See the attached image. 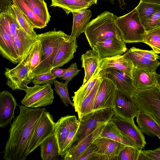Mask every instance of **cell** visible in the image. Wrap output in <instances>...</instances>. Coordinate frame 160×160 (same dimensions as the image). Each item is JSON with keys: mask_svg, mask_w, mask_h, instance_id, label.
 Returning a JSON list of instances; mask_svg holds the SVG:
<instances>
[{"mask_svg": "<svg viewBox=\"0 0 160 160\" xmlns=\"http://www.w3.org/2000/svg\"><path fill=\"white\" fill-rule=\"evenodd\" d=\"M19 115L14 119L8 130L9 137L3 152L5 160H25L38 122L45 108L19 106Z\"/></svg>", "mask_w": 160, "mask_h": 160, "instance_id": "cell-1", "label": "cell"}, {"mask_svg": "<svg viewBox=\"0 0 160 160\" xmlns=\"http://www.w3.org/2000/svg\"><path fill=\"white\" fill-rule=\"evenodd\" d=\"M116 17L113 13L106 11L89 22L84 33L92 48L98 42L113 37H120L116 25Z\"/></svg>", "mask_w": 160, "mask_h": 160, "instance_id": "cell-2", "label": "cell"}, {"mask_svg": "<svg viewBox=\"0 0 160 160\" xmlns=\"http://www.w3.org/2000/svg\"><path fill=\"white\" fill-rule=\"evenodd\" d=\"M68 35L62 31L55 30L37 35L42 47V61L33 72L32 79L39 74L49 72L53 61L63 41Z\"/></svg>", "mask_w": 160, "mask_h": 160, "instance_id": "cell-3", "label": "cell"}, {"mask_svg": "<svg viewBox=\"0 0 160 160\" xmlns=\"http://www.w3.org/2000/svg\"><path fill=\"white\" fill-rule=\"evenodd\" d=\"M114 114L112 108H108L93 111L83 115L79 120L78 128L68 151L85 137L110 121Z\"/></svg>", "mask_w": 160, "mask_h": 160, "instance_id": "cell-4", "label": "cell"}, {"mask_svg": "<svg viewBox=\"0 0 160 160\" xmlns=\"http://www.w3.org/2000/svg\"><path fill=\"white\" fill-rule=\"evenodd\" d=\"M116 24L120 36L125 43L143 42L146 32L136 8L125 15L116 17Z\"/></svg>", "mask_w": 160, "mask_h": 160, "instance_id": "cell-5", "label": "cell"}, {"mask_svg": "<svg viewBox=\"0 0 160 160\" xmlns=\"http://www.w3.org/2000/svg\"><path fill=\"white\" fill-rule=\"evenodd\" d=\"M139 111L152 118L160 127V89L156 85L137 89L133 97ZM160 140V138H159Z\"/></svg>", "mask_w": 160, "mask_h": 160, "instance_id": "cell-6", "label": "cell"}, {"mask_svg": "<svg viewBox=\"0 0 160 160\" xmlns=\"http://www.w3.org/2000/svg\"><path fill=\"white\" fill-rule=\"evenodd\" d=\"M31 48L15 67L11 69L5 68L4 74L7 79L6 84L12 90L25 91L28 85L32 82L29 77V60Z\"/></svg>", "mask_w": 160, "mask_h": 160, "instance_id": "cell-7", "label": "cell"}, {"mask_svg": "<svg viewBox=\"0 0 160 160\" xmlns=\"http://www.w3.org/2000/svg\"><path fill=\"white\" fill-rule=\"evenodd\" d=\"M26 94L21 101L22 104L28 108H38L51 104L54 98L53 89L51 84L34 85L28 87Z\"/></svg>", "mask_w": 160, "mask_h": 160, "instance_id": "cell-8", "label": "cell"}, {"mask_svg": "<svg viewBox=\"0 0 160 160\" xmlns=\"http://www.w3.org/2000/svg\"><path fill=\"white\" fill-rule=\"evenodd\" d=\"M55 124L53 116L46 109L36 125L31 141L28 154L54 133Z\"/></svg>", "mask_w": 160, "mask_h": 160, "instance_id": "cell-9", "label": "cell"}, {"mask_svg": "<svg viewBox=\"0 0 160 160\" xmlns=\"http://www.w3.org/2000/svg\"><path fill=\"white\" fill-rule=\"evenodd\" d=\"M112 109L115 115L132 121H134L139 112L133 98L117 89Z\"/></svg>", "mask_w": 160, "mask_h": 160, "instance_id": "cell-10", "label": "cell"}, {"mask_svg": "<svg viewBox=\"0 0 160 160\" xmlns=\"http://www.w3.org/2000/svg\"><path fill=\"white\" fill-rule=\"evenodd\" d=\"M116 89L115 85L112 81L108 78L101 77L93 111L112 108Z\"/></svg>", "mask_w": 160, "mask_h": 160, "instance_id": "cell-11", "label": "cell"}, {"mask_svg": "<svg viewBox=\"0 0 160 160\" xmlns=\"http://www.w3.org/2000/svg\"><path fill=\"white\" fill-rule=\"evenodd\" d=\"M98 53L101 59L121 55L127 50L120 37H115L97 42L92 48Z\"/></svg>", "mask_w": 160, "mask_h": 160, "instance_id": "cell-12", "label": "cell"}, {"mask_svg": "<svg viewBox=\"0 0 160 160\" xmlns=\"http://www.w3.org/2000/svg\"><path fill=\"white\" fill-rule=\"evenodd\" d=\"M99 74L101 77L108 78L112 81L117 89L132 98L137 89L133 84L132 79L125 73L114 69L107 68L101 70Z\"/></svg>", "mask_w": 160, "mask_h": 160, "instance_id": "cell-13", "label": "cell"}, {"mask_svg": "<svg viewBox=\"0 0 160 160\" xmlns=\"http://www.w3.org/2000/svg\"><path fill=\"white\" fill-rule=\"evenodd\" d=\"M93 143L98 147L95 160H117L120 152L126 146L120 142L105 138H99Z\"/></svg>", "mask_w": 160, "mask_h": 160, "instance_id": "cell-14", "label": "cell"}, {"mask_svg": "<svg viewBox=\"0 0 160 160\" xmlns=\"http://www.w3.org/2000/svg\"><path fill=\"white\" fill-rule=\"evenodd\" d=\"M111 120L118 128L128 136L140 150L144 148L146 142L143 133L137 126L134 121L129 120L114 114Z\"/></svg>", "mask_w": 160, "mask_h": 160, "instance_id": "cell-15", "label": "cell"}, {"mask_svg": "<svg viewBox=\"0 0 160 160\" xmlns=\"http://www.w3.org/2000/svg\"><path fill=\"white\" fill-rule=\"evenodd\" d=\"M79 120L75 115H67L61 117L55 123L54 133L59 148V155L61 156L66 138L70 132L78 129Z\"/></svg>", "mask_w": 160, "mask_h": 160, "instance_id": "cell-16", "label": "cell"}, {"mask_svg": "<svg viewBox=\"0 0 160 160\" xmlns=\"http://www.w3.org/2000/svg\"><path fill=\"white\" fill-rule=\"evenodd\" d=\"M18 105L16 99L10 92L2 91L0 93V127L4 128L10 124L14 118V112Z\"/></svg>", "mask_w": 160, "mask_h": 160, "instance_id": "cell-17", "label": "cell"}, {"mask_svg": "<svg viewBox=\"0 0 160 160\" xmlns=\"http://www.w3.org/2000/svg\"><path fill=\"white\" fill-rule=\"evenodd\" d=\"M69 37L68 35L60 45L53 61L52 69L63 66L73 58L78 46L76 38L70 42Z\"/></svg>", "mask_w": 160, "mask_h": 160, "instance_id": "cell-18", "label": "cell"}, {"mask_svg": "<svg viewBox=\"0 0 160 160\" xmlns=\"http://www.w3.org/2000/svg\"><path fill=\"white\" fill-rule=\"evenodd\" d=\"M0 54L15 64L20 62L14 41V37L0 26Z\"/></svg>", "mask_w": 160, "mask_h": 160, "instance_id": "cell-19", "label": "cell"}, {"mask_svg": "<svg viewBox=\"0 0 160 160\" xmlns=\"http://www.w3.org/2000/svg\"><path fill=\"white\" fill-rule=\"evenodd\" d=\"M106 123L104 124L84 138L76 145L69 149L64 155V160H77L83 152L96 139L99 138Z\"/></svg>", "mask_w": 160, "mask_h": 160, "instance_id": "cell-20", "label": "cell"}, {"mask_svg": "<svg viewBox=\"0 0 160 160\" xmlns=\"http://www.w3.org/2000/svg\"><path fill=\"white\" fill-rule=\"evenodd\" d=\"M98 67L101 70L112 68L119 70L132 79L133 64L130 60L124 58L123 55L100 59Z\"/></svg>", "mask_w": 160, "mask_h": 160, "instance_id": "cell-21", "label": "cell"}, {"mask_svg": "<svg viewBox=\"0 0 160 160\" xmlns=\"http://www.w3.org/2000/svg\"><path fill=\"white\" fill-rule=\"evenodd\" d=\"M73 17V25L69 41H72L78 38L81 34L86 31L92 16L90 9H84L78 12H72Z\"/></svg>", "mask_w": 160, "mask_h": 160, "instance_id": "cell-22", "label": "cell"}, {"mask_svg": "<svg viewBox=\"0 0 160 160\" xmlns=\"http://www.w3.org/2000/svg\"><path fill=\"white\" fill-rule=\"evenodd\" d=\"M100 59L98 53L92 49L87 51L82 55L81 58L82 67L84 68L85 71L82 85L86 84L93 75L98 67Z\"/></svg>", "mask_w": 160, "mask_h": 160, "instance_id": "cell-23", "label": "cell"}, {"mask_svg": "<svg viewBox=\"0 0 160 160\" xmlns=\"http://www.w3.org/2000/svg\"><path fill=\"white\" fill-rule=\"evenodd\" d=\"M123 56L132 62L133 68L147 72H155L160 65V62L158 60L152 61L146 59L130 49L127 50Z\"/></svg>", "mask_w": 160, "mask_h": 160, "instance_id": "cell-24", "label": "cell"}, {"mask_svg": "<svg viewBox=\"0 0 160 160\" xmlns=\"http://www.w3.org/2000/svg\"><path fill=\"white\" fill-rule=\"evenodd\" d=\"M99 138L110 139L126 146H132L138 149L132 140L120 131L115 124L111 120L106 123Z\"/></svg>", "mask_w": 160, "mask_h": 160, "instance_id": "cell-25", "label": "cell"}, {"mask_svg": "<svg viewBox=\"0 0 160 160\" xmlns=\"http://www.w3.org/2000/svg\"><path fill=\"white\" fill-rule=\"evenodd\" d=\"M155 72H147L133 68L132 80L134 86L136 89H140L156 85Z\"/></svg>", "mask_w": 160, "mask_h": 160, "instance_id": "cell-26", "label": "cell"}, {"mask_svg": "<svg viewBox=\"0 0 160 160\" xmlns=\"http://www.w3.org/2000/svg\"><path fill=\"white\" fill-rule=\"evenodd\" d=\"M101 69L98 67L90 80L84 85H82L79 88L74 92V95L72 97V101L76 111L81 103L90 93L94 88L98 80L100 78L99 72Z\"/></svg>", "mask_w": 160, "mask_h": 160, "instance_id": "cell-27", "label": "cell"}, {"mask_svg": "<svg viewBox=\"0 0 160 160\" xmlns=\"http://www.w3.org/2000/svg\"><path fill=\"white\" fill-rule=\"evenodd\" d=\"M14 39L20 62L37 41V38L29 36L21 29L14 36Z\"/></svg>", "mask_w": 160, "mask_h": 160, "instance_id": "cell-28", "label": "cell"}, {"mask_svg": "<svg viewBox=\"0 0 160 160\" xmlns=\"http://www.w3.org/2000/svg\"><path fill=\"white\" fill-rule=\"evenodd\" d=\"M136 117L138 127L143 133L149 136L160 138V127L152 118L139 111Z\"/></svg>", "mask_w": 160, "mask_h": 160, "instance_id": "cell-29", "label": "cell"}, {"mask_svg": "<svg viewBox=\"0 0 160 160\" xmlns=\"http://www.w3.org/2000/svg\"><path fill=\"white\" fill-rule=\"evenodd\" d=\"M41 158L42 160H55L59 155V146L54 133L40 145Z\"/></svg>", "mask_w": 160, "mask_h": 160, "instance_id": "cell-30", "label": "cell"}, {"mask_svg": "<svg viewBox=\"0 0 160 160\" xmlns=\"http://www.w3.org/2000/svg\"><path fill=\"white\" fill-rule=\"evenodd\" d=\"M50 7L62 9L68 15L70 12L88 9L92 4L81 0H51Z\"/></svg>", "mask_w": 160, "mask_h": 160, "instance_id": "cell-31", "label": "cell"}, {"mask_svg": "<svg viewBox=\"0 0 160 160\" xmlns=\"http://www.w3.org/2000/svg\"><path fill=\"white\" fill-rule=\"evenodd\" d=\"M13 4L28 18L34 28L42 29L47 26L33 12L25 0H12Z\"/></svg>", "mask_w": 160, "mask_h": 160, "instance_id": "cell-32", "label": "cell"}, {"mask_svg": "<svg viewBox=\"0 0 160 160\" xmlns=\"http://www.w3.org/2000/svg\"><path fill=\"white\" fill-rule=\"evenodd\" d=\"M100 81L101 77L98 80L90 93L84 98L75 111L78 113L79 120L83 115L93 111V108Z\"/></svg>", "mask_w": 160, "mask_h": 160, "instance_id": "cell-33", "label": "cell"}, {"mask_svg": "<svg viewBox=\"0 0 160 160\" xmlns=\"http://www.w3.org/2000/svg\"><path fill=\"white\" fill-rule=\"evenodd\" d=\"M28 5L35 14L45 24L47 25L51 16L47 3L42 0H25Z\"/></svg>", "mask_w": 160, "mask_h": 160, "instance_id": "cell-34", "label": "cell"}, {"mask_svg": "<svg viewBox=\"0 0 160 160\" xmlns=\"http://www.w3.org/2000/svg\"><path fill=\"white\" fill-rule=\"evenodd\" d=\"M42 58V44L40 41L37 38V41L31 48L29 60V77L32 81L31 77L32 74L41 62Z\"/></svg>", "mask_w": 160, "mask_h": 160, "instance_id": "cell-35", "label": "cell"}, {"mask_svg": "<svg viewBox=\"0 0 160 160\" xmlns=\"http://www.w3.org/2000/svg\"><path fill=\"white\" fill-rule=\"evenodd\" d=\"M11 8L13 13L19 25L29 36L36 38L37 34L34 30V27L26 17L13 4Z\"/></svg>", "mask_w": 160, "mask_h": 160, "instance_id": "cell-36", "label": "cell"}, {"mask_svg": "<svg viewBox=\"0 0 160 160\" xmlns=\"http://www.w3.org/2000/svg\"><path fill=\"white\" fill-rule=\"evenodd\" d=\"M0 26L13 37L21 29L13 12L0 15Z\"/></svg>", "mask_w": 160, "mask_h": 160, "instance_id": "cell-37", "label": "cell"}, {"mask_svg": "<svg viewBox=\"0 0 160 160\" xmlns=\"http://www.w3.org/2000/svg\"><path fill=\"white\" fill-rule=\"evenodd\" d=\"M143 42L149 46L157 54H160V27L146 32Z\"/></svg>", "mask_w": 160, "mask_h": 160, "instance_id": "cell-38", "label": "cell"}, {"mask_svg": "<svg viewBox=\"0 0 160 160\" xmlns=\"http://www.w3.org/2000/svg\"><path fill=\"white\" fill-rule=\"evenodd\" d=\"M136 8L143 25L144 21L148 16L153 12L160 10V5L140 2Z\"/></svg>", "mask_w": 160, "mask_h": 160, "instance_id": "cell-39", "label": "cell"}, {"mask_svg": "<svg viewBox=\"0 0 160 160\" xmlns=\"http://www.w3.org/2000/svg\"><path fill=\"white\" fill-rule=\"evenodd\" d=\"M53 83L54 85V90L57 94L60 97V99L66 107L68 106V104L71 105L74 108L73 102H72L70 98L68 93V84L62 82H59L55 80Z\"/></svg>", "mask_w": 160, "mask_h": 160, "instance_id": "cell-40", "label": "cell"}, {"mask_svg": "<svg viewBox=\"0 0 160 160\" xmlns=\"http://www.w3.org/2000/svg\"><path fill=\"white\" fill-rule=\"evenodd\" d=\"M141 150L132 146H126L120 152L117 160H138Z\"/></svg>", "mask_w": 160, "mask_h": 160, "instance_id": "cell-41", "label": "cell"}, {"mask_svg": "<svg viewBox=\"0 0 160 160\" xmlns=\"http://www.w3.org/2000/svg\"><path fill=\"white\" fill-rule=\"evenodd\" d=\"M143 25L146 32L160 27V10L148 16L145 20Z\"/></svg>", "mask_w": 160, "mask_h": 160, "instance_id": "cell-42", "label": "cell"}, {"mask_svg": "<svg viewBox=\"0 0 160 160\" xmlns=\"http://www.w3.org/2000/svg\"><path fill=\"white\" fill-rule=\"evenodd\" d=\"M56 78L51 73L50 71L36 76L34 77L32 82L34 85H43L47 84H52Z\"/></svg>", "mask_w": 160, "mask_h": 160, "instance_id": "cell-43", "label": "cell"}, {"mask_svg": "<svg viewBox=\"0 0 160 160\" xmlns=\"http://www.w3.org/2000/svg\"><path fill=\"white\" fill-rule=\"evenodd\" d=\"M160 160V147L153 150H141L138 160Z\"/></svg>", "mask_w": 160, "mask_h": 160, "instance_id": "cell-44", "label": "cell"}, {"mask_svg": "<svg viewBox=\"0 0 160 160\" xmlns=\"http://www.w3.org/2000/svg\"><path fill=\"white\" fill-rule=\"evenodd\" d=\"M98 150V147L97 145L92 143L77 160H95V154Z\"/></svg>", "mask_w": 160, "mask_h": 160, "instance_id": "cell-45", "label": "cell"}, {"mask_svg": "<svg viewBox=\"0 0 160 160\" xmlns=\"http://www.w3.org/2000/svg\"><path fill=\"white\" fill-rule=\"evenodd\" d=\"M130 49L143 57L150 60L156 61L160 58V56L152 50H143L135 47H132Z\"/></svg>", "mask_w": 160, "mask_h": 160, "instance_id": "cell-46", "label": "cell"}, {"mask_svg": "<svg viewBox=\"0 0 160 160\" xmlns=\"http://www.w3.org/2000/svg\"><path fill=\"white\" fill-rule=\"evenodd\" d=\"M80 70L78 69L76 63H72L68 68V70L59 78H62L65 81V82L68 84L74 77L78 74Z\"/></svg>", "mask_w": 160, "mask_h": 160, "instance_id": "cell-47", "label": "cell"}, {"mask_svg": "<svg viewBox=\"0 0 160 160\" xmlns=\"http://www.w3.org/2000/svg\"><path fill=\"white\" fill-rule=\"evenodd\" d=\"M12 0H0V15L12 13Z\"/></svg>", "mask_w": 160, "mask_h": 160, "instance_id": "cell-48", "label": "cell"}, {"mask_svg": "<svg viewBox=\"0 0 160 160\" xmlns=\"http://www.w3.org/2000/svg\"><path fill=\"white\" fill-rule=\"evenodd\" d=\"M68 70V68L62 69L59 68H55L52 69L50 72L52 74L57 78H59Z\"/></svg>", "mask_w": 160, "mask_h": 160, "instance_id": "cell-49", "label": "cell"}, {"mask_svg": "<svg viewBox=\"0 0 160 160\" xmlns=\"http://www.w3.org/2000/svg\"><path fill=\"white\" fill-rule=\"evenodd\" d=\"M140 2L153 3L160 5V0H140Z\"/></svg>", "mask_w": 160, "mask_h": 160, "instance_id": "cell-50", "label": "cell"}, {"mask_svg": "<svg viewBox=\"0 0 160 160\" xmlns=\"http://www.w3.org/2000/svg\"><path fill=\"white\" fill-rule=\"evenodd\" d=\"M155 76L156 78L157 85L160 89V75L158 74L156 72H155Z\"/></svg>", "mask_w": 160, "mask_h": 160, "instance_id": "cell-51", "label": "cell"}, {"mask_svg": "<svg viewBox=\"0 0 160 160\" xmlns=\"http://www.w3.org/2000/svg\"><path fill=\"white\" fill-rule=\"evenodd\" d=\"M115 0H110V2L111 3H113ZM119 3L120 7L121 9H122V6H124L126 4L125 3L124 1V0H118Z\"/></svg>", "mask_w": 160, "mask_h": 160, "instance_id": "cell-52", "label": "cell"}, {"mask_svg": "<svg viewBox=\"0 0 160 160\" xmlns=\"http://www.w3.org/2000/svg\"><path fill=\"white\" fill-rule=\"evenodd\" d=\"M88 3H89L92 4V5H95L97 4V0H81Z\"/></svg>", "mask_w": 160, "mask_h": 160, "instance_id": "cell-53", "label": "cell"}, {"mask_svg": "<svg viewBox=\"0 0 160 160\" xmlns=\"http://www.w3.org/2000/svg\"><path fill=\"white\" fill-rule=\"evenodd\" d=\"M42 0L44 1L45 0Z\"/></svg>", "mask_w": 160, "mask_h": 160, "instance_id": "cell-54", "label": "cell"}]
</instances>
